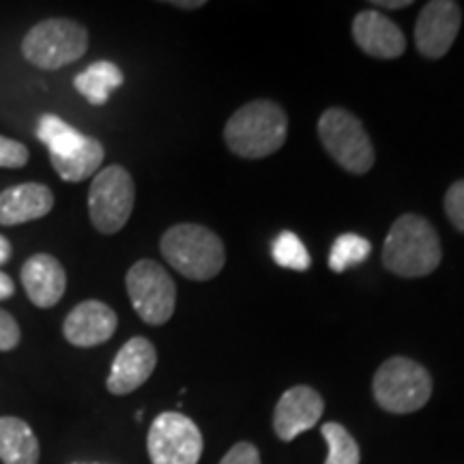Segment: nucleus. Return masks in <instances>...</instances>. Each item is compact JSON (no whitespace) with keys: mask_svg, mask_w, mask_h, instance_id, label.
<instances>
[{"mask_svg":"<svg viewBox=\"0 0 464 464\" xmlns=\"http://www.w3.org/2000/svg\"><path fill=\"white\" fill-rule=\"evenodd\" d=\"M288 116L271 100L249 102L230 116L224 140L235 155L246 160L269 158L286 142Z\"/></svg>","mask_w":464,"mask_h":464,"instance_id":"obj_1","label":"nucleus"},{"mask_svg":"<svg viewBox=\"0 0 464 464\" xmlns=\"http://www.w3.org/2000/svg\"><path fill=\"white\" fill-rule=\"evenodd\" d=\"M443 258L440 239L426 218L406 213L393 222L385 246L382 265L400 277H423L437 271Z\"/></svg>","mask_w":464,"mask_h":464,"instance_id":"obj_2","label":"nucleus"},{"mask_svg":"<svg viewBox=\"0 0 464 464\" xmlns=\"http://www.w3.org/2000/svg\"><path fill=\"white\" fill-rule=\"evenodd\" d=\"M160 249L172 269L194 282L213 280L226 265L222 239L200 224H177L168 228Z\"/></svg>","mask_w":464,"mask_h":464,"instance_id":"obj_3","label":"nucleus"},{"mask_svg":"<svg viewBox=\"0 0 464 464\" xmlns=\"http://www.w3.org/2000/svg\"><path fill=\"white\" fill-rule=\"evenodd\" d=\"M89 50V31L75 20L52 17L34 24L22 39V56L44 72L72 65Z\"/></svg>","mask_w":464,"mask_h":464,"instance_id":"obj_4","label":"nucleus"},{"mask_svg":"<svg viewBox=\"0 0 464 464\" xmlns=\"http://www.w3.org/2000/svg\"><path fill=\"white\" fill-rule=\"evenodd\" d=\"M372 393L376 404L387 413H415L432 396V376L413 359L392 357L376 370Z\"/></svg>","mask_w":464,"mask_h":464,"instance_id":"obj_5","label":"nucleus"},{"mask_svg":"<svg viewBox=\"0 0 464 464\" xmlns=\"http://www.w3.org/2000/svg\"><path fill=\"white\" fill-rule=\"evenodd\" d=\"M318 138L344 170L365 174L374 166V147L368 131L355 114L344 108L324 110L318 119Z\"/></svg>","mask_w":464,"mask_h":464,"instance_id":"obj_6","label":"nucleus"},{"mask_svg":"<svg viewBox=\"0 0 464 464\" xmlns=\"http://www.w3.org/2000/svg\"><path fill=\"white\" fill-rule=\"evenodd\" d=\"M136 185L123 166H108L95 174L89 189L91 224L102 235H116L130 222Z\"/></svg>","mask_w":464,"mask_h":464,"instance_id":"obj_7","label":"nucleus"},{"mask_svg":"<svg viewBox=\"0 0 464 464\" xmlns=\"http://www.w3.org/2000/svg\"><path fill=\"white\" fill-rule=\"evenodd\" d=\"M127 295L136 314L147 324H166L177 307V286L168 271L155 260H138L127 271Z\"/></svg>","mask_w":464,"mask_h":464,"instance_id":"obj_8","label":"nucleus"},{"mask_svg":"<svg viewBox=\"0 0 464 464\" xmlns=\"http://www.w3.org/2000/svg\"><path fill=\"white\" fill-rule=\"evenodd\" d=\"M147 450L150 464H198L205 440L188 415L166 411L150 423Z\"/></svg>","mask_w":464,"mask_h":464,"instance_id":"obj_9","label":"nucleus"},{"mask_svg":"<svg viewBox=\"0 0 464 464\" xmlns=\"http://www.w3.org/2000/svg\"><path fill=\"white\" fill-rule=\"evenodd\" d=\"M462 24L460 5L451 0H432L415 22V45L421 56L443 58L456 42Z\"/></svg>","mask_w":464,"mask_h":464,"instance_id":"obj_10","label":"nucleus"},{"mask_svg":"<svg viewBox=\"0 0 464 464\" xmlns=\"http://www.w3.org/2000/svg\"><path fill=\"white\" fill-rule=\"evenodd\" d=\"M324 413V400L321 393L307 385L290 387L277 400L274 413V430L280 440H295L299 434L316 426Z\"/></svg>","mask_w":464,"mask_h":464,"instance_id":"obj_11","label":"nucleus"},{"mask_svg":"<svg viewBox=\"0 0 464 464\" xmlns=\"http://www.w3.org/2000/svg\"><path fill=\"white\" fill-rule=\"evenodd\" d=\"M158 368V351L147 338H131L116 353L106 387L114 396H127L150 379Z\"/></svg>","mask_w":464,"mask_h":464,"instance_id":"obj_12","label":"nucleus"},{"mask_svg":"<svg viewBox=\"0 0 464 464\" xmlns=\"http://www.w3.org/2000/svg\"><path fill=\"white\" fill-rule=\"evenodd\" d=\"M119 327V316L103 301H82L69 312L63 323V335L69 344L78 348L100 346L112 338Z\"/></svg>","mask_w":464,"mask_h":464,"instance_id":"obj_13","label":"nucleus"},{"mask_svg":"<svg viewBox=\"0 0 464 464\" xmlns=\"http://www.w3.org/2000/svg\"><path fill=\"white\" fill-rule=\"evenodd\" d=\"M353 37H355L359 50L368 56L382 58V61L402 56L406 50V37L400 26L374 9L357 14L353 20Z\"/></svg>","mask_w":464,"mask_h":464,"instance_id":"obj_14","label":"nucleus"},{"mask_svg":"<svg viewBox=\"0 0 464 464\" xmlns=\"http://www.w3.org/2000/svg\"><path fill=\"white\" fill-rule=\"evenodd\" d=\"M22 286L33 305L42 310L54 307L67 288L65 266L52 254H34L22 266Z\"/></svg>","mask_w":464,"mask_h":464,"instance_id":"obj_15","label":"nucleus"},{"mask_svg":"<svg viewBox=\"0 0 464 464\" xmlns=\"http://www.w3.org/2000/svg\"><path fill=\"white\" fill-rule=\"evenodd\" d=\"M54 208V194L44 183H22L0 191V226L42 219Z\"/></svg>","mask_w":464,"mask_h":464,"instance_id":"obj_16","label":"nucleus"},{"mask_svg":"<svg viewBox=\"0 0 464 464\" xmlns=\"http://www.w3.org/2000/svg\"><path fill=\"white\" fill-rule=\"evenodd\" d=\"M42 448L37 434L20 417H0V462L39 464Z\"/></svg>","mask_w":464,"mask_h":464,"instance_id":"obj_17","label":"nucleus"},{"mask_svg":"<svg viewBox=\"0 0 464 464\" xmlns=\"http://www.w3.org/2000/svg\"><path fill=\"white\" fill-rule=\"evenodd\" d=\"M106 158V149L97 138L86 136V140L72 153L61 155V158H50L52 168L58 177L67 183H82L100 170Z\"/></svg>","mask_w":464,"mask_h":464,"instance_id":"obj_18","label":"nucleus"},{"mask_svg":"<svg viewBox=\"0 0 464 464\" xmlns=\"http://www.w3.org/2000/svg\"><path fill=\"white\" fill-rule=\"evenodd\" d=\"M125 75L112 61H97L75 75L73 86L91 106H106L110 92L123 86Z\"/></svg>","mask_w":464,"mask_h":464,"instance_id":"obj_19","label":"nucleus"},{"mask_svg":"<svg viewBox=\"0 0 464 464\" xmlns=\"http://www.w3.org/2000/svg\"><path fill=\"white\" fill-rule=\"evenodd\" d=\"M37 138L48 147L50 158H61L75 150L86 140L82 131H78L72 127L61 116L56 114H44L37 123Z\"/></svg>","mask_w":464,"mask_h":464,"instance_id":"obj_20","label":"nucleus"},{"mask_svg":"<svg viewBox=\"0 0 464 464\" xmlns=\"http://www.w3.org/2000/svg\"><path fill=\"white\" fill-rule=\"evenodd\" d=\"M323 439L327 440V460L324 464H359L362 462V451H359L357 440L338 421H327L321 428Z\"/></svg>","mask_w":464,"mask_h":464,"instance_id":"obj_21","label":"nucleus"},{"mask_svg":"<svg viewBox=\"0 0 464 464\" xmlns=\"http://www.w3.org/2000/svg\"><path fill=\"white\" fill-rule=\"evenodd\" d=\"M370 252H372V246H370L368 239L355 235V232H346V235H340L334 241L332 254H329V266L335 274H342L351 266L365 263Z\"/></svg>","mask_w":464,"mask_h":464,"instance_id":"obj_22","label":"nucleus"},{"mask_svg":"<svg viewBox=\"0 0 464 464\" xmlns=\"http://www.w3.org/2000/svg\"><path fill=\"white\" fill-rule=\"evenodd\" d=\"M271 254H274V260L284 269H293V271H307L312 265L310 254L304 246V241L299 239L295 232L284 230L276 237L274 247H271Z\"/></svg>","mask_w":464,"mask_h":464,"instance_id":"obj_23","label":"nucleus"},{"mask_svg":"<svg viewBox=\"0 0 464 464\" xmlns=\"http://www.w3.org/2000/svg\"><path fill=\"white\" fill-rule=\"evenodd\" d=\"M28 158H31V153H28L26 144L0 136V168L17 170V168H24L28 164Z\"/></svg>","mask_w":464,"mask_h":464,"instance_id":"obj_24","label":"nucleus"},{"mask_svg":"<svg viewBox=\"0 0 464 464\" xmlns=\"http://www.w3.org/2000/svg\"><path fill=\"white\" fill-rule=\"evenodd\" d=\"M445 213L458 230L464 232V179L456 181L445 194Z\"/></svg>","mask_w":464,"mask_h":464,"instance_id":"obj_25","label":"nucleus"},{"mask_svg":"<svg viewBox=\"0 0 464 464\" xmlns=\"http://www.w3.org/2000/svg\"><path fill=\"white\" fill-rule=\"evenodd\" d=\"M20 324H17L15 318L11 316L7 310L0 307V353L14 351V348L20 344Z\"/></svg>","mask_w":464,"mask_h":464,"instance_id":"obj_26","label":"nucleus"},{"mask_svg":"<svg viewBox=\"0 0 464 464\" xmlns=\"http://www.w3.org/2000/svg\"><path fill=\"white\" fill-rule=\"evenodd\" d=\"M219 464H260V451L254 443L241 440L222 458Z\"/></svg>","mask_w":464,"mask_h":464,"instance_id":"obj_27","label":"nucleus"},{"mask_svg":"<svg viewBox=\"0 0 464 464\" xmlns=\"http://www.w3.org/2000/svg\"><path fill=\"white\" fill-rule=\"evenodd\" d=\"M14 293H15L14 280H11V277L5 274V271H0V301L14 297Z\"/></svg>","mask_w":464,"mask_h":464,"instance_id":"obj_28","label":"nucleus"},{"mask_svg":"<svg viewBox=\"0 0 464 464\" xmlns=\"http://www.w3.org/2000/svg\"><path fill=\"white\" fill-rule=\"evenodd\" d=\"M411 0H374L372 3V7H376V9H393V11H398V9H406V7H411Z\"/></svg>","mask_w":464,"mask_h":464,"instance_id":"obj_29","label":"nucleus"},{"mask_svg":"<svg viewBox=\"0 0 464 464\" xmlns=\"http://www.w3.org/2000/svg\"><path fill=\"white\" fill-rule=\"evenodd\" d=\"M11 254H14V247H11V243L7 237L0 235V266H3L5 263H9Z\"/></svg>","mask_w":464,"mask_h":464,"instance_id":"obj_30","label":"nucleus"},{"mask_svg":"<svg viewBox=\"0 0 464 464\" xmlns=\"http://www.w3.org/2000/svg\"><path fill=\"white\" fill-rule=\"evenodd\" d=\"M168 5H172V7H177V9H185V11H189V9H200V7H205V0H172V3H168Z\"/></svg>","mask_w":464,"mask_h":464,"instance_id":"obj_31","label":"nucleus"}]
</instances>
